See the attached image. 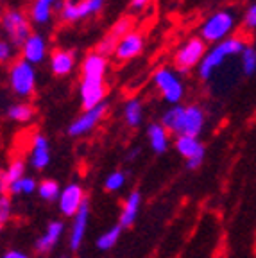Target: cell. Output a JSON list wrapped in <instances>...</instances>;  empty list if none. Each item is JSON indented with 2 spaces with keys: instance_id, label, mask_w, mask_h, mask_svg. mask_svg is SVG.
I'll use <instances>...</instances> for the list:
<instances>
[{
  "instance_id": "17",
  "label": "cell",
  "mask_w": 256,
  "mask_h": 258,
  "mask_svg": "<svg viewBox=\"0 0 256 258\" xmlns=\"http://www.w3.org/2000/svg\"><path fill=\"white\" fill-rule=\"evenodd\" d=\"M108 69V59L100 56L99 52H90L84 57L83 69H81V79H99L104 81V74Z\"/></svg>"
},
{
  "instance_id": "12",
  "label": "cell",
  "mask_w": 256,
  "mask_h": 258,
  "mask_svg": "<svg viewBox=\"0 0 256 258\" xmlns=\"http://www.w3.org/2000/svg\"><path fill=\"white\" fill-rule=\"evenodd\" d=\"M90 224V206L88 203L83 206L79 214L72 219V226H70V233H68V246L72 251H77L83 246V240L86 237Z\"/></svg>"
},
{
  "instance_id": "29",
  "label": "cell",
  "mask_w": 256,
  "mask_h": 258,
  "mask_svg": "<svg viewBox=\"0 0 256 258\" xmlns=\"http://www.w3.org/2000/svg\"><path fill=\"white\" fill-rule=\"evenodd\" d=\"M61 190L63 188H59V183L57 181H54V179H43V181H40V186H38V196L43 201L54 203L59 199Z\"/></svg>"
},
{
  "instance_id": "2",
  "label": "cell",
  "mask_w": 256,
  "mask_h": 258,
  "mask_svg": "<svg viewBox=\"0 0 256 258\" xmlns=\"http://www.w3.org/2000/svg\"><path fill=\"white\" fill-rule=\"evenodd\" d=\"M235 27V16L228 9H220L212 15L201 27V38L206 43H220L228 40V34Z\"/></svg>"
},
{
  "instance_id": "20",
  "label": "cell",
  "mask_w": 256,
  "mask_h": 258,
  "mask_svg": "<svg viewBox=\"0 0 256 258\" xmlns=\"http://www.w3.org/2000/svg\"><path fill=\"white\" fill-rule=\"evenodd\" d=\"M147 140L151 149L156 154L167 153L168 144H170V138H168V131L161 122H154V124H149L147 127Z\"/></svg>"
},
{
  "instance_id": "32",
  "label": "cell",
  "mask_w": 256,
  "mask_h": 258,
  "mask_svg": "<svg viewBox=\"0 0 256 258\" xmlns=\"http://www.w3.org/2000/svg\"><path fill=\"white\" fill-rule=\"evenodd\" d=\"M118 43L120 41L116 40V38H113L111 34H106L102 40L99 41V45H97L95 52H99L100 56H111V54L116 52V47H118Z\"/></svg>"
},
{
  "instance_id": "3",
  "label": "cell",
  "mask_w": 256,
  "mask_h": 258,
  "mask_svg": "<svg viewBox=\"0 0 256 258\" xmlns=\"http://www.w3.org/2000/svg\"><path fill=\"white\" fill-rule=\"evenodd\" d=\"M9 86L18 97H31L36 88V74L32 64L24 57L16 59L9 67Z\"/></svg>"
},
{
  "instance_id": "15",
  "label": "cell",
  "mask_w": 256,
  "mask_h": 258,
  "mask_svg": "<svg viewBox=\"0 0 256 258\" xmlns=\"http://www.w3.org/2000/svg\"><path fill=\"white\" fill-rule=\"evenodd\" d=\"M29 161H31V167L34 170H45L50 163V145L43 135H36L32 138Z\"/></svg>"
},
{
  "instance_id": "22",
  "label": "cell",
  "mask_w": 256,
  "mask_h": 258,
  "mask_svg": "<svg viewBox=\"0 0 256 258\" xmlns=\"http://www.w3.org/2000/svg\"><path fill=\"white\" fill-rule=\"evenodd\" d=\"M74 64H76V56H74L72 50H63V48H57L54 50L52 56H50V69L52 74L57 77L68 76L72 72Z\"/></svg>"
},
{
  "instance_id": "14",
  "label": "cell",
  "mask_w": 256,
  "mask_h": 258,
  "mask_svg": "<svg viewBox=\"0 0 256 258\" xmlns=\"http://www.w3.org/2000/svg\"><path fill=\"white\" fill-rule=\"evenodd\" d=\"M204 124H206V115H204L203 108L197 104L186 106L183 118V129H181L179 137H196L199 138V135L203 133Z\"/></svg>"
},
{
  "instance_id": "34",
  "label": "cell",
  "mask_w": 256,
  "mask_h": 258,
  "mask_svg": "<svg viewBox=\"0 0 256 258\" xmlns=\"http://www.w3.org/2000/svg\"><path fill=\"white\" fill-rule=\"evenodd\" d=\"M11 214H13L11 198H9L8 194H2V198H0V224H2V228L8 224V221L11 219Z\"/></svg>"
},
{
  "instance_id": "9",
  "label": "cell",
  "mask_w": 256,
  "mask_h": 258,
  "mask_svg": "<svg viewBox=\"0 0 256 258\" xmlns=\"http://www.w3.org/2000/svg\"><path fill=\"white\" fill-rule=\"evenodd\" d=\"M106 111H108V106L106 104H100V106H97V108L84 111L83 115H79L72 124L68 125V135L72 138H79V137L92 133L93 129L100 124V120L104 118Z\"/></svg>"
},
{
  "instance_id": "41",
  "label": "cell",
  "mask_w": 256,
  "mask_h": 258,
  "mask_svg": "<svg viewBox=\"0 0 256 258\" xmlns=\"http://www.w3.org/2000/svg\"><path fill=\"white\" fill-rule=\"evenodd\" d=\"M59 258H68V256H59Z\"/></svg>"
},
{
  "instance_id": "8",
  "label": "cell",
  "mask_w": 256,
  "mask_h": 258,
  "mask_svg": "<svg viewBox=\"0 0 256 258\" xmlns=\"http://www.w3.org/2000/svg\"><path fill=\"white\" fill-rule=\"evenodd\" d=\"M86 194L84 188L79 183H70L61 190V196L57 199V206H59V212L67 217H76L79 214L83 206L86 205Z\"/></svg>"
},
{
  "instance_id": "21",
  "label": "cell",
  "mask_w": 256,
  "mask_h": 258,
  "mask_svg": "<svg viewBox=\"0 0 256 258\" xmlns=\"http://www.w3.org/2000/svg\"><path fill=\"white\" fill-rule=\"evenodd\" d=\"M24 176H25V161L22 158H16V160L9 161V165L0 174V188H2V194H8L11 185H15Z\"/></svg>"
},
{
  "instance_id": "36",
  "label": "cell",
  "mask_w": 256,
  "mask_h": 258,
  "mask_svg": "<svg viewBox=\"0 0 256 258\" xmlns=\"http://www.w3.org/2000/svg\"><path fill=\"white\" fill-rule=\"evenodd\" d=\"M11 56H13L11 43H9L8 40L0 41V61H2V63H6V61H8Z\"/></svg>"
},
{
  "instance_id": "26",
  "label": "cell",
  "mask_w": 256,
  "mask_h": 258,
  "mask_svg": "<svg viewBox=\"0 0 256 258\" xmlns=\"http://www.w3.org/2000/svg\"><path fill=\"white\" fill-rule=\"evenodd\" d=\"M52 16V4L48 0H34L31 6V18L36 24H47Z\"/></svg>"
},
{
  "instance_id": "39",
  "label": "cell",
  "mask_w": 256,
  "mask_h": 258,
  "mask_svg": "<svg viewBox=\"0 0 256 258\" xmlns=\"http://www.w3.org/2000/svg\"><path fill=\"white\" fill-rule=\"evenodd\" d=\"M138 153H140V149H133V151H129V154H127V160H133V158H135Z\"/></svg>"
},
{
  "instance_id": "5",
  "label": "cell",
  "mask_w": 256,
  "mask_h": 258,
  "mask_svg": "<svg viewBox=\"0 0 256 258\" xmlns=\"http://www.w3.org/2000/svg\"><path fill=\"white\" fill-rule=\"evenodd\" d=\"M208 54L206 50V41L201 36L190 38L183 47L179 48L174 56V64L179 72H190L194 67L203 63L204 56Z\"/></svg>"
},
{
  "instance_id": "10",
  "label": "cell",
  "mask_w": 256,
  "mask_h": 258,
  "mask_svg": "<svg viewBox=\"0 0 256 258\" xmlns=\"http://www.w3.org/2000/svg\"><path fill=\"white\" fill-rule=\"evenodd\" d=\"M176 151L184 158L186 167L196 170L203 165L204 156H206V147L196 137H177L176 138Z\"/></svg>"
},
{
  "instance_id": "25",
  "label": "cell",
  "mask_w": 256,
  "mask_h": 258,
  "mask_svg": "<svg viewBox=\"0 0 256 258\" xmlns=\"http://www.w3.org/2000/svg\"><path fill=\"white\" fill-rule=\"evenodd\" d=\"M124 120L129 127H138L144 120V106L138 99H131L124 106Z\"/></svg>"
},
{
  "instance_id": "38",
  "label": "cell",
  "mask_w": 256,
  "mask_h": 258,
  "mask_svg": "<svg viewBox=\"0 0 256 258\" xmlns=\"http://www.w3.org/2000/svg\"><path fill=\"white\" fill-rule=\"evenodd\" d=\"M149 2H151V0H131V8L136 9V11H142Z\"/></svg>"
},
{
  "instance_id": "11",
  "label": "cell",
  "mask_w": 256,
  "mask_h": 258,
  "mask_svg": "<svg viewBox=\"0 0 256 258\" xmlns=\"http://www.w3.org/2000/svg\"><path fill=\"white\" fill-rule=\"evenodd\" d=\"M106 92H108V90H106L104 81L81 79V104H83L84 111L104 104Z\"/></svg>"
},
{
  "instance_id": "40",
  "label": "cell",
  "mask_w": 256,
  "mask_h": 258,
  "mask_svg": "<svg viewBox=\"0 0 256 258\" xmlns=\"http://www.w3.org/2000/svg\"><path fill=\"white\" fill-rule=\"evenodd\" d=\"M48 2H50V4H56V2H59V0H48Z\"/></svg>"
},
{
  "instance_id": "7",
  "label": "cell",
  "mask_w": 256,
  "mask_h": 258,
  "mask_svg": "<svg viewBox=\"0 0 256 258\" xmlns=\"http://www.w3.org/2000/svg\"><path fill=\"white\" fill-rule=\"evenodd\" d=\"M104 8V0H67L59 8V16L63 22H77L86 16L100 13Z\"/></svg>"
},
{
  "instance_id": "23",
  "label": "cell",
  "mask_w": 256,
  "mask_h": 258,
  "mask_svg": "<svg viewBox=\"0 0 256 258\" xmlns=\"http://www.w3.org/2000/svg\"><path fill=\"white\" fill-rule=\"evenodd\" d=\"M184 111H186V106L183 104H176L172 108H168L161 117V124L167 127L168 133L179 137L181 129H183V118H184Z\"/></svg>"
},
{
  "instance_id": "16",
  "label": "cell",
  "mask_w": 256,
  "mask_h": 258,
  "mask_svg": "<svg viewBox=\"0 0 256 258\" xmlns=\"http://www.w3.org/2000/svg\"><path fill=\"white\" fill-rule=\"evenodd\" d=\"M144 50V36L140 32H129L127 36L122 38L118 47H116L115 57L116 61H129L136 57Z\"/></svg>"
},
{
  "instance_id": "31",
  "label": "cell",
  "mask_w": 256,
  "mask_h": 258,
  "mask_svg": "<svg viewBox=\"0 0 256 258\" xmlns=\"http://www.w3.org/2000/svg\"><path fill=\"white\" fill-rule=\"evenodd\" d=\"M125 179H127V174L124 170H115L104 179V188L108 192H118V190L124 188Z\"/></svg>"
},
{
  "instance_id": "35",
  "label": "cell",
  "mask_w": 256,
  "mask_h": 258,
  "mask_svg": "<svg viewBox=\"0 0 256 258\" xmlns=\"http://www.w3.org/2000/svg\"><path fill=\"white\" fill-rule=\"evenodd\" d=\"M244 25L245 29H256V4H252L251 8L247 9V13H245L244 16Z\"/></svg>"
},
{
  "instance_id": "33",
  "label": "cell",
  "mask_w": 256,
  "mask_h": 258,
  "mask_svg": "<svg viewBox=\"0 0 256 258\" xmlns=\"http://www.w3.org/2000/svg\"><path fill=\"white\" fill-rule=\"evenodd\" d=\"M242 56V69L245 76H252L256 72V50L252 47H245Z\"/></svg>"
},
{
  "instance_id": "30",
  "label": "cell",
  "mask_w": 256,
  "mask_h": 258,
  "mask_svg": "<svg viewBox=\"0 0 256 258\" xmlns=\"http://www.w3.org/2000/svg\"><path fill=\"white\" fill-rule=\"evenodd\" d=\"M131 27H133V18H131V16H122V18H118V20L113 24V27L109 29L108 34H111L113 38H116V40L120 41L122 38L127 36L129 32H133Z\"/></svg>"
},
{
  "instance_id": "6",
  "label": "cell",
  "mask_w": 256,
  "mask_h": 258,
  "mask_svg": "<svg viewBox=\"0 0 256 258\" xmlns=\"http://www.w3.org/2000/svg\"><path fill=\"white\" fill-rule=\"evenodd\" d=\"M154 85L160 90L161 97L172 106L179 104V101L184 95V86L181 79L168 69H160L154 74Z\"/></svg>"
},
{
  "instance_id": "13",
  "label": "cell",
  "mask_w": 256,
  "mask_h": 258,
  "mask_svg": "<svg viewBox=\"0 0 256 258\" xmlns=\"http://www.w3.org/2000/svg\"><path fill=\"white\" fill-rule=\"evenodd\" d=\"M65 233V224L61 221H50L48 226L45 228L43 235L36 240L34 244V249L38 254H48L54 247L59 244L61 237Z\"/></svg>"
},
{
  "instance_id": "4",
  "label": "cell",
  "mask_w": 256,
  "mask_h": 258,
  "mask_svg": "<svg viewBox=\"0 0 256 258\" xmlns=\"http://www.w3.org/2000/svg\"><path fill=\"white\" fill-rule=\"evenodd\" d=\"M2 27H4L9 43H13L15 47H24L25 41L32 36L31 22L18 9H9V11L4 13V16H2Z\"/></svg>"
},
{
  "instance_id": "18",
  "label": "cell",
  "mask_w": 256,
  "mask_h": 258,
  "mask_svg": "<svg viewBox=\"0 0 256 258\" xmlns=\"http://www.w3.org/2000/svg\"><path fill=\"white\" fill-rule=\"evenodd\" d=\"M140 208H142V194H140V190H133L127 198H125L124 205H122L118 224H120L122 228H131V226L135 224L138 214H140Z\"/></svg>"
},
{
  "instance_id": "37",
  "label": "cell",
  "mask_w": 256,
  "mask_h": 258,
  "mask_svg": "<svg viewBox=\"0 0 256 258\" xmlns=\"http://www.w3.org/2000/svg\"><path fill=\"white\" fill-rule=\"evenodd\" d=\"M2 258H31V256L22 249H8L2 254Z\"/></svg>"
},
{
  "instance_id": "19",
  "label": "cell",
  "mask_w": 256,
  "mask_h": 258,
  "mask_svg": "<svg viewBox=\"0 0 256 258\" xmlns=\"http://www.w3.org/2000/svg\"><path fill=\"white\" fill-rule=\"evenodd\" d=\"M45 54H47V43L40 34H32L22 47V57L31 64L41 63L45 59Z\"/></svg>"
},
{
  "instance_id": "27",
  "label": "cell",
  "mask_w": 256,
  "mask_h": 258,
  "mask_svg": "<svg viewBox=\"0 0 256 258\" xmlns=\"http://www.w3.org/2000/svg\"><path fill=\"white\" fill-rule=\"evenodd\" d=\"M32 115H34V109L29 104H25V102H16V104H11L8 108V118L18 122V124L29 122L32 118Z\"/></svg>"
},
{
  "instance_id": "28",
  "label": "cell",
  "mask_w": 256,
  "mask_h": 258,
  "mask_svg": "<svg viewBox=\"0 0 256 258\" xmlns=\"http://www.w3.org/2000/svg\"><path fill=\"white\" fill-rule=\"evenodd\" d=\"M38 186H40V183H38L34 177L24 176L22 179H18L15 185H11L9 194H11V196H31V194L38 192Z\"/></svg>"
},
{
  "instance_id": "24",
  "label": "cell",
  "mask_w": 256,
  "mask_h": 258,
  "mask_svg": "<svg viewBox=\"0 0 256 258\" xmlns=\"http://www.w3.org/2000/svg\"><path fill=\"white\" fill-rule=\"evenodd\" d=\"M122 230H124V228H122L120 224H116V226H111L109 230L102 231V233L99 235V238H97V242H95L97 249H100V251H111L113 247L116 246V242L120 240Z\"/></svg>"
},
{
  "instance_id": "1",
  "label": "cell",
  "mask_w": 256,
  "mask_h": 258,
  "mask_svg": "<svg viewBox=\"0 0 256 258\" xmlns=\"http://www.w3.org/2000/svg\"><path fill=\"white\" fill-rule=\"evenodd\" d=\"M245 47H247V45H245L242 36H231V38H228V40L217 43L215 47L204 56L203 63L199 64V77L204 81H208L210 77L213 76L215 69H219L220 64L224 63L229 56L242 54Z\"/></svg>"
}]
</instances>
